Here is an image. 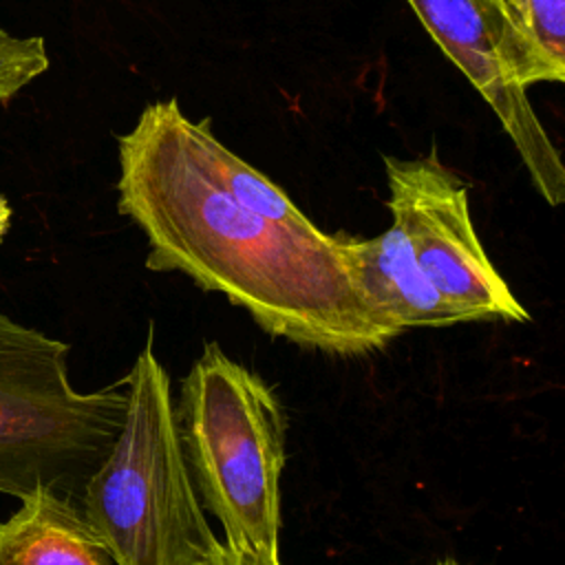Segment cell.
Listing matches in <instances>:
<instances>
[{
    "instance_id": "1",
    "label": "cell",
    "mask_w": 565,
    "mask_h": 565,
    "mask_svg": "<svg viewBox=\"0 0 565 565\" xmlns=\"http://www.w3.org/2000/svg\"><path fill=\"white\" fill-rule=\"evenodd\" d=\"M177 99L148 104L117 139V210L148 238L146 267L177 271L245 309L260 329L331 355L377 351L391 338L358 296L342 236L258 216L192 159Z\"/></svg>"
},
{
    "instance_id": "11",
    "label": "cell",
    "mask_w": 565,
    "mask_h": 565,
    "mask_svg": "<svg viewBox=\"0 0 565 565\" xmlns=\"http://www.w3.org/2000/svg\"><path fill=\"white\" fill-rule=\"evenodd\" d=\"M525 31L556 82L565 79V0H527Z\"/></svg>"
},
{
    "instance_id": "12",
    "label": "cell",
    "mask_w": 565,
    "mask_h": 565,
    "mask_svg": "<svg viewBox=\"0 0 565 565\" xmlns=\"http://www.w3.org/2000/svg\"><path fill=\"white\" fill-rule=\"evenodd\" d=\"M212 565H282V561L274 554H256L223 543V550Z\"/></svg>"
},
{
    "instance_id": "3",
    "label": "cell",
    "mask_w": 565,
    "mask_h": 565,
    "mask_svg": "<svg viewBox=\"0 0 565 565\" xmlns=\"http://www.w3.org/2000/svg\"><path fill=\"white\" fill-rule=\"evenodd\" d=\"M174 419L194 490L223 543L280 556L285 413L271 386L207 342L179 386Z\"/></svg>"
},
{
    "instance_id": "7",
    "label": "cell",
    "mask_w": 565,
    "mask_h": 565,
    "mask_svg": "<svg viewBox=\"0 0 565 565\" xmlns=\"http://www.w3.org/2000/svg\"><path fill=\"white\" fill-rule=\"evenodd\" d=\"M342 249L358 296L391 340L406 329L463 322L424 278L397 221L373 238L342 236Z\"/></svg>"
},
{
    "instance_id": "15",
    "label": "cell",
    "mask_w": 565,
    "mask_h": 565,
    "mask_svg": "<svg viewBox=\"0 0 565 565\" xmlns=\"http://www.w3.org/2000/svg\"><path fill=\"white\" fill-rule=\"evenodd\" d=\"M435 565H459L457 561H439V563H435Z\"/></svg>"
},
{
    "instance_id": "2",
    "label": "cell",
    "mask_w": 565,
    "mask_h": 565,
    "mask_svg": "<svg viewBox=\"0 0 565 565\" xmlns=\"http://www.w3.org/2000/svg\"><path fill=\"white\" fill-rule=\"evenodd\" d=\"M128 377L117 439L82 494V514L115 565H212V532L183 459L170 375L152 331Z\"/></svg>"
},
{
    "instance_id": "13",
    "label": "cell",
    "mask_w": 565,
    "mask_h": 565,
    "mask_svg": "<svg viewBox=\"0 0 565 565\" xmlns=\"http://www.w3.org/2000/svg\"><path fill=\"white\" fill-rule=\"evenodd\" d=\"M505 4L510 7V11H512V15H514V20H516V24L521 26V31L525 33V38H527V31H525V15H527V0H505ZM527 42H530V38H527ZM532 44V42H530ZM541 57V55H539Z\"/></svg>"
},
{
    "instance_id": "5",
    "label": "cell",
    "mask_w": 565,
    "mask_h": 565,
    "mask_svg": "<svg viewBox=\"0 0 565 565\" xmlns=\"http://www.w3.org/2000/svg\"><path fill=\"white\" fill-rule=\"evenodd\" d=\"M441 53L488 102L516 148L532 185L550 203L565 199V166L525 88L556 82L505 0H406Z\"/></svg>"
},
{
    "instance_id": "4",
    "label": "cell",
    "mask_w": 565,
    "mask_h": 565,
    "mask_svg": "<svg viewBox=\"0 0 565 565\" xmlns=\"http://www.w3.org/2000/svg\"><path fill=\"white\" fill-rule=\"evenodd\" d=\"M128 377L77 391L68 344L0 311V492L35 490L82 505V494L119 435Z\"/></svg>"
},
{
    "instance_id": "14",
    "label": "cell",
    "mask_w": 565,
    "mask_h": 565,
    "mask_svg": "<svg viewBox=\"0 0 565 565\" xmlns=\"http://www.w3.org/2000/svg\"><path fill=\"white\" fill-rule=\"evenodd\" d=\"M11 216H13V210H11L9 201L4 196H0V241L4 238V234L11 227Z\"/></svg>"
},
{
    "instance_id": "6",
    "label": "cell",
    "mask_w": 565,
    "mask_h": 565,
    "mask_svg": "<svg viewBox=\"0 0 565 565\" xmlns=\"http://www.w3.org/2000/svg\"><path fill=\"white\" fill-rule=\"evenodd\" d=\"M388 210L413 247L430 287L461 313L463 322H527V309L488 258L468 203V185L437 152L384 157Z\"/></svg>"
},
{
    "instance_id": "9",
    "label": "cell",
    "mask_w": 565,
    "mask_h": 565,
    "mask_svg": "<svg viewBox=\"0 0 565 565\" xmlns=\"http://www.w3.org/2000/svg\"><path fill=\"white\" fill-rule=\"evenodd\" d=\"M179 128L192 159L199 163L205 177L214 181L236 203L280 225L298 230L313 227V223L276 183H271L263 172L252 168L247 161H243L216 139L207 119L194 121L185 113H181Z\"/></svg>"
},
{
    "instance_id": "8",
    "label": "cell",
    "mask_w": 565,
    "mask_h": 565,
    "mask_svg": "<svg viewBox=\"0 0 565 565\" xmlns=\"http://www.w3.org/2000/svg\"><path fill=\"white\" fill-rule=\"evenodd\" d=\"M82 508L53 490H35L0 521V565H110Z\"/></svg>"
},
{
    "instance_id": "10",
    "label": "cell",
    "mask_w": 565,
    "mask_h": 565,
    "mask_svg": "<svg viewBox=\"0 0 565 565\" xmlns=\"http://www.w3.org/2000/svg\"><path fill=\"white\" fill-rule=\"evenodd\" d=\"M49 64L44 38H20L0 29V104H9L22 88L40 77Z\"/></svg>"
}]
</instances>
